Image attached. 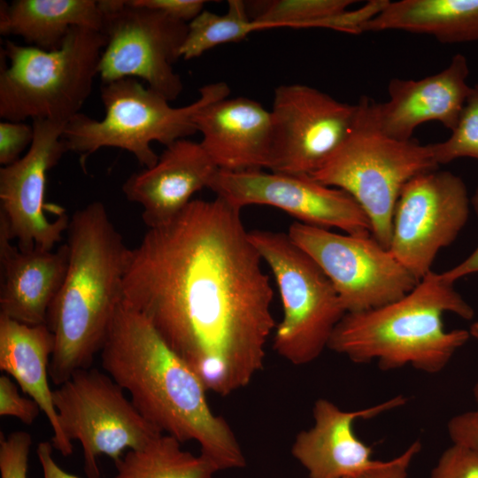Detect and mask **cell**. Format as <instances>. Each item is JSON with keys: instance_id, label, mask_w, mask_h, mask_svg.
Segmentation results:
<instances>
[{"instance_id": "cell-16", "label": "cell", "mask_w": 478, "mask_h": 478, "mask_svg": "<svg viewBox=\"0 0 478 478\" xmlns=\"http://www.w3.org/2000/svg\"><path fill=\"white\" fill-rule=\"evenodd\" d=\"M468 75L467 59L458 53L435 74L420 80H390L385 102L361 99L370 120L390 138L410 141L415 128L428 121H438L451 132L472 89Z\"/></svg>"}, {"instance_id": "cell-5", "label": "cell", "mask_w": 478, "mask_h": 478, "mask_svg": "<svg viewBox=\"0 0 478 478\" xmlns=\"http://www.w3.org/2000/svg\"><path fill=\"white\" fill-rule=\"evenodd\" d=\"M106 44L97 30L73 27L62 46L45 50L6 41L0 72V117L67 123L89 96Z\"/></svg>"}, {"instance_id": "cell-28", "label": "cell", "mask_w": 478, "mask_h": 478, "mask_svg": "<svg viewBox=\"0 0 478 478\" xmlns=\"http://www.w3.org/2000/svg\"><path fill=\"white\" fill-rule=\"evenodd\" d=\"M429 478H478V447L452 443L440 456Z\"/></svg>"}, {"instance_id": "cell-12", "label": "cell", "mask_w": 478, "mask_h": 478, "mask_svg": "<svg viewBox=\"0 0 478 478\" xmlns=\"http://www.w3.org/2000/svg\"><path fill=\"white\" fill-rule=\"evenodd\" d=\"M470 204L466 184L451 172L414 176L397 201L389 250L420 281L466 224Z\"/></svg>"}, {"instance_id": "cell-34", "label": "cell", "mask_w": 478, "mask_h": 478, "mask_svg": "<svg viewBox=\"0 0 478 478\" xmlns=\"http://www.w3.org/2000/svg\"><path fill=\"white\" fill-rule=\"evenodd\" d=\"M448 433L453 443L478 447V415L470 411L452 417Z\"/></svg>"}, {"instance_id": "cell-1", "label": "cell", "mask_w": 478, "mask_h": 478, "mask_svg": "<svg viewBox=\"0 0 478 478\" xmlns=\"http://www.w3.org/2000/svg\"><path fill=\"white\" fill-rule=\"evenodd\" d=\"M263 263L241 210L219 197L192 199L129 250L121 302L150 322L207 391L225 397L263 368L276 328Z\"/></svg>"}, {"instance_id": "cell-33", "label": "cell", "mask_w": 478, "mask_h": 478, "mask_svg": "<svg viewBox=\"0 0 478 478\" xmlns=\"http://www.w3.org/2000/svg\"><path fill=\"white\" fill-rule=\"evenodd\" d=\"M135 5L155 9L170 17L189 24L204 9L203 0H130Z\"/></svg>"}, {"instance_id": "cell-31", "label": "cell", "mask_w": 478, "mask_h": 478, "mask_svg": "<svg viewBox=\"0 0 478 478\" xmlns=\"http://www.w3.org/2000/svg\"><path fill=\"white\" fill-rule=\"evenodd\" d=\"M41 412L32 398L19 395L15 383L6 374L0 376V415L12 416L32 425Z\"/></svg>"}, {"instance_id": "cell-37", "label": "cell", "mask_w": 478, "mask_h": 478, "mask_svg": "<svg viewBox=\"0 0 478 478\" xmlns=\"http://www.w3.org/2000/svg\"><path fill=\"white\" fill-rule=\"evenodd\" d=\"M469 333L478 343V321H475L471 325ZM474 398L476 403V409L474 412L478 415V380L474 387Z\"/></svg>"}, {"instance_id": "cell-9", "label": "cell", "mask_w": 478, "mask_h": 478, "mask_svg": "<svg viewBox=\"0 0 478 478\" xmlns=\"http://www.w3.org/2000/svg\"><path fill=\"white\" fill-rule=\"evenodd\" d=\"M53 404L65 437L81 444L89 478H99V456L117 461L125 450L140 448L163 433L110 375L96 368L74 372L53 390Z\"/></svg>"}, {"instance_id": "cell-20", "label": "cell", "mask_w": 478, "mask_h": 478, "mask_svg": "<svg viewBox=\"0 0 478 478\" xmlns=\"http://www.w3.org/2000/svg\"><path fill=\"white\" fill-rule=\"evenodd\" d=\"M0 220V314L27 325L47 323L49 308L66 277L69 248L14 247Z\"/></svg>"}, {"instance_id": "cell-19", "label": "cell", "mask_w": 478, "mask_h": 478, "mask_svg": "<svg viewBox=\"0 0 478 478\" xmlns=\"http://www.w3.org/2000/svg\"><path fill=\"white\" fill-rule=\"evenodd\" d=\"M217 171L200 143L180 139L166 146L153 166L131 173L122 191L128 201L141 205L148 228L156 227L178 215L196 192L208 188Z\"/></svg>"}, {"instance_id": "cell-29", "label": "cell", "mask_w": 478, "mask_h": 478, "mask_svg": "<svg viewBox=\"0 0 478 478\" xmlns=\"http://www.w3.org/2000/svg\"><path fill=\"white\" fill-rule=\"evenodd\" d=\"M31 436L25 431H14L0 436L1 478H27V463Z\"/></svg>"}, {"instance_id": "cell-26", "label": "cell", "mask_w": 478, "mask_h": 478, "mask_svg": "<svg viewBox=\"0 0 478 478\" xmlns=\"http://www.w3.org/2000/svg\"><path fill=\"white\" fill-rule=\"evenodd\" d=\"M227 6L223 15L204 10L188 24L181 58L189 60L200 57L216 46L240 42L256 31L244 1L229 0Z\"/></svg>"}, {"instance_id": "cell-8", "label": "cell", "mask_w": 478, "mask_h": 478, "mask_svg": "<svg viewBox=\"0 0 478 478\" xmlns=\"http://www.w3.org/2000/svg\"><path fill=\"white\" fill-rule=\"evenodd\" d=\"M251 241L271 270L281 298L283 318L274 349L293 365L315 360L346 313L328 277L288 233L254 229Z\"/></svg>"}, {"instance_id": "cell-18", "label": "cell", "mask_w": 478, "mask_h": 478, "mask_svg": "<svg viewBox=\"0 0 478 478\" xmlns=\"http://www.w3.org/2000/svg\"><path fill=\"white\" fill-rule=\"evenodd\" d=\"M200 144L219 170L270 169L274 130L270 111L244 96L207 104L194 117Z\"/></svg>"}, {"instance_id": "cell-6", "label": "cell", "mask_w": 478, "mask_h": 478, "mask_svg": "<svg viewBox=\"0 0 478 478\" xmlns=\"http://www.w3.org/2000/svg\"><path fill=\"white\" fill-rule=\"evenodd\" d=\"M229 93L228 85L218 81L200 88L198 98L190 104L172 107L164 96L135 78L103 83V120L81 112L66 123L62 139L67 151L78 154L82 163L99 149L112 147L133 154L144 168L151 167L158 159L152 142L168 146L194 135L196 113Z\"/></svg>"}, {"instance_id": "cell-22", "label": "cell", "mask_w": 478, "mask_h": 478, "mask_svg": "<svg viewBox=\"0 0 478 478\" xmlns=\"http://www.w3.org/2000/svg\"><path fill=\"white\" fill-rule=\"evenodd\" d=\"M73 27L103 31L104 14L98 1H1L0 34L19 35L30 46L58 50Z\"/></svg>"}, {"instance_id": "cell-14", "label": "cell", "mask_w": 478, "mask_h": 478, "mask_svg": "<svg viewBox=\"0 0 478 478\" xmlns=\"http://www.w3.org/2000/svg\"><path fill=\"white\" fill-rule=\"evenodd\" d=\"M270 112L274 148L269 171L312 175L351 130L357 104L296 83L274 89Z\"/></svg>"}, {"instance_id": "cell-13", "label": "cell", "mask_w": 478, "mask_h": 478, "mask_svg": "<svg viewBox=\"0 0 478 478\" xmlns=\"http://www.w3.org/2000/svg\"><path fill=\"white\" fill-rule=\"evenodd\" d=\"M208 189L239 210L251 204L269 205L305 225L372 235L369 219L350 194L308 174L218 169Z\"/></svg>"}, {"instance_id": "cell-23", "label": "cell", "mask_w": 478, "mask_h": 478, "mask_svg": "<svg viewBox=\"0 0 478 478\" xmlns=\"http://www.w3.org/2000/svg\"><path fill=\"white\" fill-rule=\"evenodd\" d=\"M400 30L425 34L443 43L478 41V0L390 2L365 23L364 32Z\"/></svg>"}, {"instance_id": "cell-30", "label": "cell", "mask_w": 478, "mask_h": 478, "mask_svg": "<svg viewBox=\"0 0 478 478\" xmlns=\"http://www.w3.org/2000/svg\"><path fill=\"white\" fill-rule=\"evenodd\" d=\"M34 139L33 125L25 121H3L0 123V164L4 166L20 158Z\"/></svg>"}, {"instance_id": "cell-17", "label": "cell", "mask_w": 478, "mask_h": 478, "mask_svg": "<svg viewBox=\"0 0 478 478\" xmlns=\"http://www.w3.org/2000/svg\"><path fill=\"white\" fill-rule=\"evenodd\" d=\"M405 402L400 395L365 409L343 411L320 398L313 405L312 427L297 435L291 453L309 478H355L376 462L371 447L355 435V421L374 418Z\"/></svg>"}, {"instance_id": "cell-10", "label": "cell", "mask_w": 478, "mask_h": 478, "mask_svg": "<svg viewBox=\"0 0 478 478\" xmlns=\"http://www.w3.org/2000/svg\"><path fill=\"white\" fill-rule=\"evenodd\" d=\"M98 3L106 36L98 68L103 83L140 78L169 102L176 99L183 84L173 64L181 58L188 24L130 0Z\"/></svg>"}, {"instance_id": "cell-35", "label": "cell", "mask_w": 478, "mask_h": 478, "mask_svg": "<svg viewBox=\"0 0 478 478\" xmlns=\"http://www.w3.org/2000/svg\"><path fill=\"white\" fill-rule=\"evenodd\" d=\"M471 204L474 212L476 213V216L478 217V186L471 198ZM476 273H478V246L461 263L443 273H441V276L446 281L454 283L459 278Z\"/></svg>"}, {"instance_id": "cell-25", "label": "cell", "mask_w": 478, "mask_h": 478, "mask_svg": "<svg viewBox=\"0 0 478 478\" xmlns=\"http://www.w3.org/2000/svg\"><path fill=\"white\" fill-rule=\"evenodd\" d=\"M175 437L160 434L115 461L114 478H212L216 466L204 455L181 449Z\"/></svg>"}, {"instance_id": "cell-32", "label": "cell", "mask_w": 478, "mask_h": 478, "mask_svg": "<svg viewBox=\"0 0 478 478\" xmlns=\"http://www.w3.org/2000/svg\"><path fill=\"white\" fill-rule=\"evenodd\" d=\"M420 447V443L415 441L397 458L388 461L376 460L371 467L355 478H406L407 469Z\"/></svg>"}, {"instance_id": "cell-7", "label": "cell", "mask_w": 478, "mask_h": 478, "mask_svg": "<svg viewBox=\"0 0 478 478\" xmlns=\"http://www.w3.org/2000/svg\"><path fill=\"white\" fill-rule=\"evenodd\" d=\"M354 125L338 149L311 176L350 194L369 219L373 237L389 249L393 215L405 184L436 170L431 144L390 138L370 120L360 98Z\"/></svg>"}, {"instance_id": "cell-4", "label": "cell", "mask_w": 478, "mask_h": 478, "mask_svg": "<svg viewBox=\"0 0 478 478\" xmlns=\"http://www.w3.org/2000/svg\"><path fill=\"white\" fill-rule=\"evenodd\" d=\"M446 312L465 320L474 315L454 283L430 271L397 300L367 311L346 312L328 348L354 363L374 360L382 370L412 366L436 374L471 337L469 330L444 329L443 315Z\"/></svg>"}, {"instance_id": "cell-2", "label": "cell", "mask_w": 478, "mask_h": 478, "mask_svg": "<svg viewBox=\"0 0 478 478\" xmlns=\"http://www.w3.org/2000/svg\"><path fill=\"white\" fill-rule=\"evenodd\" d=\"M101 366L138 412L181 443L195 441L218 469L246 466L229 424L211 409L194 370L141 314L118 306L100 351Z\"/></svg>"}, {"instance_id": "cell-15", "label": "cell", "mask_w": 478, "mask_h": 478, "mask_svg": "<svg viewBox=\"0 0 478 478\" xmlns=\"http://www.w3.org/2000/svg\"><path fill=\"white\" fill-rule=\"evenodd\" d=\"M33 142L17 161L0 168V220L20 250L51 251L66 231L70 219L54 220L44 210L47 175L67 152L62 139L66 123L35 120Z\"/></svg>"}, {"instance_id": "cell-36", "label": "cell", "mask_w": 478, "mask_h": 478, "mask_svg": "<svg viewBox=\"0 0 478 478\" xmlns=\"http://www.w3.org/2000/svg\"><path fill=\"white\" fill-rule=\"evenodd\" d=\"M53 446L50 442H41L36 449L37 457L42 468L43 478H79L63 470L52 455Z\"/></svg>"}, {"instance_id": "cell-21", "label": "cell", "mask_w": 478, "mask_h": 478, "mask_svg": "<svg viewBox=\"0 0 478 478\" xmlns=\"http://www.w3.org/2000/svg\"><path fill=\"white\" fill-rule=\"evenodd\" d=\"M53 350L54 337L47 324L27 325L0 314V369L37 403L52 428L53 448L69 456L73 444L61 431L48 382Z\"/></svg>"}, {"instance_id": "cell-27", "label": "cell", "mask_w": 478, "mask_h": 478, "mask_svg": "<svg viewBox=\"0 0 478 478\" xmlns=\"http://www.w3.org/2000/svg\"><path fill=\"white\" fill-rule=\"evenodd\" d=\"M431 149L438 166L466 157L478 160V84L472 87L450 137Z\"/></svg>"}, {"instance_id": "cell-3", "label": "cell", "mask_w": 478, "mask_h": 478, "mask_svg": "<svg viewBox=\"0 0 478 478\" xmlns=\"http://www.w3.org/2000/svg\"><path fill=\"white\" fill-rule=\"evenodd\" d=\"M66 233L67 270L46 323L54 337L49 374L58 386L100 352L122 300L130 250L100 201L77 210Z\"/></svg>"}, {"instance_id": "cell-24", "label": "cell", "mask_w": 478, "mask_h": 478, "mask_svg": "<svg viewBox=\"0 0 478 478\" xmlns=\"http://www.w3.org/2000/svg\"><path fill=\"white\" fill-rule=\"evenodd\" d=\"M352 0H266L245 2L257 31L276 27H321L358 35L368 19L367 11L348 8Z\"/></svg>"}, {"instance_id": "cell-11", "label": "cell", "mask_w": 478, "mask_h": 478, "mask_svg": "<svg viewBox=\"0 0 478 478\" xmlns=\"http://www.w3.org/2000/svg\"><path fill=\"white\" fill-rule=\"evenodd\" d=\"M288 235L323 270L346 312L391 303L419 282L372 235L340 234L298 221Z\"/></svg>"}]
</instances>
